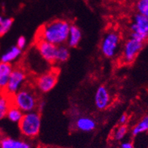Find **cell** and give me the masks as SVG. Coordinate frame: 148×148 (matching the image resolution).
<instances>
[{
    "instance_id": "obj_16",
    "label": "cell",
    "mask_w": 148,
    "mask_h": 148,
    "mask_svg": "<svg viewBox=\"0 0 148 148\" xmlns=\"http://www.w3.org/2000/svg\"><path fill=\"white\" fill-rule=\"evenodd\" d=\"M12 99L5 93H0V121L6 118L9 107L12 105Z\"/></svg>"
},
{
    "instance_id": "obj_23",
    "label": "cell",
    "mask_w": 148,
    "mask_h": 148,
    "mask_svg": "<svg viewBox=\"0 0 148 148\" xmlns=\"http://www.w3.org/2000/svg\"><path fill=\"white\" fill-rule=\"evenodd\" d=\"M27 45V40L25 36H21L18 37V39H17V42H16V45L20 49H21L22 51H23V49L26 48Z\"/></svg>"
},
{
    "instance_id": "obj_4",
    "label": "cell",
    "mask_w": 148,
    "mask_h": 148,
    "mask_svg": "<svg viewBox=\"0 0 148 148\" xmlns=\"http://www.w3.org/2000/svg\"><path fill=\"white\" fill-rule=\"evenodd\" d=\"M121 36L118 32L110 30L106 33L101 43V51L107 58H113L119 52Z\"/></svg>"
},
{
    "instance_id": "obj_1",
    "label": "cell",
    "mask_w": 148,
    "mask_h": 148,
    "mask_svg": "<svg viewBox=\"0 0 148 148\" xmlns=\"http://www.w3.org/2000/svg\"><path fill=\"white\" fill-rule=\"evenodd\" d=\"M70 25L66 20H54L39 29L37 39L49 42L57 46L65 45L68 39Z\"/></svg>"
},
{
    "instance_id": "obj_9",
    "label": "cell",
    "mask_w": 148,
    "mask_h": 148,
    "mask_svg": "<svg viewBox=\"0 0 148 148\" xmlns=\"http://www.w3.org/2000/svg\"><path fill=\"white\" fill-rule=\"evenodd\" d=\"M36 49L42 58L49 64L56 62V55L58 46L49 42L37 39Z\"/></svg>"
},
{
    "instance_id": "obj_21",
    "label": "cell",
    "mask_w": 148,
    "mask_h": 148,
    "mask_svg": "<svg viewBox=\"0 0 148 148\" xmlns=\"http://www.w3.org/2000/svg\"><path fill=\"white\" fill-rule=\"evenodd\" d=\"M128 133V127L125 125H119L113 132V138L116 140H122Z\"/></svg>"
},
{
    "instance_id": "obj_14",
    "label": "cell",
    "mask_w": 148,
    "mask_h": 148,
    "mask_svg": "<svg viewBox=\"0 0 148 148\" xmlns=\"http://www.w3.org/2000/svg\"><path fill=\"white\" fill-rule=\"evenodd\" d=\"M14 67L12 64L0 62V93H4Z\"/></svg>"
},
{
    "instance_id": "obj_2",
    "label": "cell",
    "mask_w": 148,
    "mask_h": 148,
    "mask_svg": "<svg viewBox=\"0 0 148 148\" xmlns=\"http://www.w3.org/2000/svg\"><path fill=\"white\" fill-rule=\"evenodd\" d=\"M12 103L19 108L23 113L37 110L39 97L36 92L31 87H26L11 97Z\"/></svg>"
},
{
    "instance_id": "obj_22",
    "label": "cell",
    "mask_w": 148,
    "mask_h": 148,
    "mask_svg": "<svg viewBox=\"0 0 148 148\" xmlns=\"http://www.w3.org/2000/svg\"><path fill=\"white\" fill-rule=\"evenodd\" d=\"M135 8L138 14L148 17V0H138Z\"/></svg>"
},
{
    "instance_id": "obj_27",
    "label": "cell",
    "mask_w": 148,
    "mask_h": 148,
    "mask_svg": "<svg viewBox=\"0 0 148 148\" xmlns=\"http://www.w3.org/2000/svg\"><path fill=\"white\" fill-rule=\"evenodd\" d=\"M84 1H85V2H89L90 0H84Z\"/></svg>"
},
{
    "instance_id": "obj_12",
    "label": "cell",
    "mask_w": 148,
    "mask_h": 148,
    "mask_svg": "<svg viewBox=\"0 0 148 148\" xmlns=\"http://www.w3.org/2000/svg\"><path fill=\"white\" fill-rule=\"evenodd\" d=\"M0 148H33V146L25 140L3 137L0 139Z\"/></svg>"
},
{
    "instance_id": "obj_20",
    "label": "cell",
    "mask_w": 148,
    "mask_h": 148,
    "mask_svg": "<svg viewBox=\"0 0 148 148\" xmlns=\"http://www.w3.org/2000/svg\"><path fill=\"white\" fill-rule=\"evenodd\" d=\"M14 23L13 18L0 15V37L3 36L10 31Z\"/></svg>"
},
{
    "instance_id": "obj_13",
    "label": "cell",
    "mask_w": 148,
    "mask_h": 148,
    "mask_svg": "<svg viewBox=\"0 0 148 148\" xmlns=\"http://www.w3.org/2000/svg\"><path fill=\"white\" fill-rule=\"evenodd\" d=\"M22 50L20 49L17 45H12L6 49L2 55H0V62L12 64L16 61L22 55Z\"/></svg>"
},
{
    "instance_id": "obj_26",
    "label": "cell",
    "mask_w": 148,
    "mask_h": 148,
    "mask_svg": "<svg viewBox=\"0 0 148 148\" xmlns=\"http://www.w3.org/2000/svg\"><path fill=\"white\" fill-rule=\"evenodd\" d=\"M120 148H134L132 143L130 141H125V142L122 143Z\"/></svg>"
},
{
    "instance_id": "obj_24",
    "label": "cell",
    "mask_w": 148,
    "mask_h": 148,
    "mask_svg": "<svg viewBox=\"0 0 148 148\" xmlns=\"http://www.w3.org/2000/svg\"><path fill=\"white\" fill-rule=\"evenodd\" d=\"M128 120H129V117H128L127 114L123 113V115H121V116L119 117V125H125Z\"/></svg>"
},
{
    "instance_id": "obj_19",
    "label": "cell",
    "mask_w": 148,
    "mask_h": 148,
    "mask_svg": "<svg viewBox=\"0 0 148 148\" xmlns=\"http://www.w3.org/2000/svg\"><path fill=\"white\" fill-rule=\"evenodd\" d=\"M70 56V48L66 45H62L58 46L56 55L57 63H65L68 60Z\"/></svg>"
},
{
    "instance_id": "obj_7",
    "label": "cell",
    "mask_w": 148,
    "mask_h": 148,
    "mask_svg": "<svg viewBox=\"0 0 148 148\" xmlns=\"http://www.w3.org/2000/svg\"><path fill=\"white\" fill-rule=\"evenodd\" d=\"M144 42L129 37L125 42L121 52V60L124 64H132L142 50Z\"/></svg>"
},
{
    "instance_id": "obj_6",
    "label": "cell",
    "mask_w": 148,
    "mask_h": 148,
    "mask_svg": "<svg viewBox=\"0 0 148 148\" xmlns=\"http://www.w3.org/2000/svg\"><path fill=\"white\" fill-rule=\"evenodd\" d=\"M27 75L26 71L21 67H15L13 69L4 93L10 97L14 95L24 87L27 81Z\"/></svg>"
},
{
    "instance_id": "obj_18",
    "label": "cell",
    "mask_w": 148,
    "mask_h": 148,
    "mask_svg": "<svg viewBox=\"0 0 148 148\" xmlns=\"http://www.w3.org/2000/svg\"><path fill=\"white\" fill-rule=\"evenodd\" d=\"M148 132V116H145L132 129V135L136 137L140 134Z\"/></svg>"
},
{
    "instance_id": "obj_8",
    "label": "cell",
    "mask_w": 148,
    "mask_h": 148,
    "mask_svg": "<svg viewBox=\"0 0 148 148\" xmlns=\"http://www.w3.org/2000/svg\"><path fill=\"white\" fill-rule=\"evenodd\" d=\"M58 73L55 70H49L36 79V87L37 90L41 93H48L51 92L58 83Z\"/></svg>"
},
{
    "instance_id": "obj_25",
    "label": "cell",
    "mask_w": 148,
    "mask_h": 148,
    "mask_svg": "<svg viewBox=\"0 0 148 148\" xmlns=\"http://www.w3.org/2000/svg\"><path fill=\"white\" fill-rule=\"evenodd\" d=\"M45 106V101L44 100H39L38 103V107H37V110L39 112H41L42 110H44V107Z\"/></svg>"
},
{
    "instance_id": "obj_10",
    "label": "cell",
    "mask_w": 148,
    "mask_h": 148,
    "mask_svg": "<svg viewBox=\"0 0 148 148\" xmlns=\"http://www.w3.org/2000/svg\"><path fill=\"white\" fill-rule=\"evenodd\" d=\"M110 95L107 87L104 86H100L96 89L94 97V102L96 108L99 110L107 109L110 106Z\"/></svg>"
},
{
    "instance_id": "obj_3",
    "label": "cell",
    "mask_w": 148,
    "mask_h": 148,
    "mask_svg": "<svg viewBox=\"0 0 148 148\" xmlns=\"http://www.w3.org/2000/svg\"><path fill=\"white\" fill-rule=\"evenodd\" d=\"M41 125V113L38 110L24 113L21 120L18 123V127L22 135L29 139L34 138L39 135Z\"/></svg>"
},
{
    "instance_id": "obj_17",
    "label": "cell",
    "mask_w": 148,
    "mask_h": 148,
    "mask_svg": "<svg viewBox=\"0 0 148 148\" xmlns=\"http://www.w3.org/2000/svg\"><path fill=\"white\" fill-rule=\"evenodd\" d=\"M23 114L24 113L19 108L12 104L11 107H9V109H8L7 115H6V118L10 122H12L13 123H18V124L20 123V121L21 120Z\"/></svg>"
},
{
    "instance_id": "obj_15",
    "label": "cell",
    "mask_w": 148,
    "mask_h": 148,
    "mask_svg": "<svg viewBox=\"0 0 148 148\" xmlns=\"http://www.w3.org/2000/svg\"><path fill=\"white\" fill-rule=\"evenodd\" d=\"M82 31L78 26L75 25V24H71L70 31H69L68 39H67V41L66 43V45L70 49L76 48L79 45L80 42L82 40Z\"/></svg>"
},
{
    "instance_id": "obj_11",
    "label": "cell",
    "mask_w": 148,
    "mask_h": 148,
    "mask_svg": "<svg viewBox=\"0 0 148 148\" xmlns=\"http://www.w3.org/2000/svg\"><path fill=\"white\" fill-rule=\"evenodd\" d=\"M75 128L82 132H90L96 129V121L90 116H79L75 121Z\"/></svg>"
},
{
    "instance_id": "obj_5",
    "label": "cell",
    "mask_w": 148,
    "mask_h": 148,
    "mask_svg": "<svg viewBox=\"0 0 148 148\" xmlns=\"http://www.w3.org/2000/svg\"><path fill=\"white\" fill-rule=\"evenodd\" d=\"M130 37L140 42L148 39V17L137 13L130 25Z\"/></svg>"
}]
</instances>
